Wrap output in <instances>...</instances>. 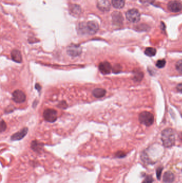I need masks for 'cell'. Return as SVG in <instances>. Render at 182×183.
Returning a JSON list of instances; mask_svg holds the SVG:
<instances>
[{
	"instance_id": "1",
	"label": "cell",
	"mask_w": 182,
	"mask_h": 183,
	"mask_svg": "<svg viewBox=\"0 0 182 183\" xmlns=\"http://www.w3.org/2000/svg\"><path fill=\"white\" fill-rule=\"evenodd\" d=\"M161 140L163 145L165 147L169 148L175 144V135L174 130L170 128H167L161 133Z\"/></svg>"
},
{
	"instance_id": "2",
	"label": "cell",
	"mask_w": 182,
	"mask_h": 183,
	"mask_svg": "<svg viewBox=\"0 0 182 183\" xmlns=\"http://www.w3.org/2000/svg\"><path fill=\"white\" fill-rule=\"evenodd\" d=\"M98 24L94 21L81 23L79 26V31L82 34L93 35L98 31Z\"/></svg>"
},
{
	"instance_id": "3",
	"label": "cell",
	"mask_w": 182,
	"mask_h": 183,
	"mask_svg": "<svg viewBox=\"0 0 182 183\" xmlns=\"http://www.w3.org/2000/svg\"><path fill=\"white\" fill-rule=\"evenodd\" d=\"M139 120L140 123L146 126H150L153 124L154 120V116L148 111H143L139 115Z\"/></svg>"
},
{
	"instance_id": "4",
	"label": "cell",
	"mask_w": 182,
	"mask_h": 183,
	"mask_svg": "<svg viewBox=\"0 0 182 183\" xmlns=\"http://www.w3.org/2000/svg\"><path fill=\"white\" fill-rule=\"evenodd\" d=\"M43 115L44 119L50 123L55 122L57 119V111L53 109L45 110Z\"/></svg>"
},
{
	"instance_id": "5",
	"label": "cell",
	"mask_w": 182,
	"mask_h": 183,
	"mask_svg": "<svg viewBox=\"0 0 182 183\" xmlns=\"http://www.w3.org/2000/svg\"><path fill=\"white\" fill-rule=\"evenodd\" d=\"M127 19L132 23H137L141 18V14L139 11L135 9L129 10L126 12Z\"/></svg>"
},
{
	"instance_id": "6",
	"label": "cell",
	"mask_w": 182,
	"mask_h": 183,
	"mask_svg": "<svg viewBox=\"0 0 182 183\" xmlns=\"http://www.w3.org/2000/svg\"><path fill=\"white\" fill-rule=\"evenodd\" d=\"M67 53L72 57H77L82 53V48L80 45L70 44L67 48Z\"/></svg>"
},
{
	"instance_id": "7",
	"label": "cell",
	"mask_w": 182,
	"mask_h": 183,
	"mask_svg": "<svg viewBox=\"0 0 182 183\" xmlns=\"http://www.w3.org/2000/svg\"><path fill=\"white\" fill-rule=\"evenodd\" d=\"M26 96L24 92L19 89L15 90L12 93V100L17 104H22L26 101Z\"/></svg>"
},
{
	"instance_id": "8",
	"label": "cell",
	"mask_w": 182,
	"mask_h": 183,
	"mask_svg": "<svg viewBox=\"0 0 182 183\" xmlns=\"http://www.w3.org/2000/svg\"><path fill=\"white\" fill-rule=\"evenodd\" d=\"M168 8L172 12H180L182 9V5L179 1H172L168 3Z\"/></svg>"
},
{
	"instance_id": "9",
	"label": "cell",
	"mask_w": 182,
	"mask_h": 183,
	"mask_svg": "<svg viewBox=\"0 0 182 183\" xmlns=\"http://www.w3.org/2000/svg\"><path fill=\"white\" fill-rule=\"evenodd\" d=\"M98 67L100 71L103 75L109 74L112 70V65L107 61L100 63Z\"/></svg>"
},
{
	"instance_id": "10",
	"label": "cell",
	"mask_w": 182,
	"mask_h": 183,
	"mask_svg": "<svg viewBox=\"0 0 182 183\" xmlns=\"http://www.w3.org/2000/svg\"><path fill=\"white\" fill-rule=\"evenodd\" d=\"M28 129L27 128H23L18 132L15 133L11 137V140L12 141H19L22 139L26 135Z\"/></svg>"
},
{
	"instance_id": "11",
	"label": "cell",
	"mask_w": 182,
	"mask_h": 183,
	"mask_svg": "<svg viewBox=\"0 0 182 183\" xmlns=\"http://www.w3.org/2000/svg\"><path fill=\"white\" fill-rule=\"evenodd\" d=\"M11 57L12 60L16 63H22V54L17 49L12 50L11 53Z\"/></svg>"
},
{
	"instance_id": "12",
	"label": "cell",
	"mask_w": 182,
	"mask_h": 183,
	"mask_svg": "<svg viewBox=\"0 0 182 183\" xmlns=\"http://www.w3.org/2000/svg\"><path fill=\"white\" fill-rule=\"evenodd\" d=\"M43 144L42 143L38 142L37 140H33L31 144V147L32 150L35 152L40 153L43 148Z\"/></svg>"
},
{
	"instance_id": "13",
	"label": "cell",
	"mask_w": 182,
	"mask_h": 183,
	"mask_svg": "<svg viewBox=\"0 0 182 183\" xmlns=\"http://www.w3.org/2000/svg\"><path fill=\"white\" fill-rule=\"evenodd\" d=\"M174 175L171 171H169L166 172L163 177V181L166 183H172L174 181Z\"/></svg>"
},
{
	"instance_id": "14",
	"label": "cell",
	"mask_w": 182,
	"mask_h": 183,
	"mask_svg": "<svg viewBox=\"0 0 182 183\" xmlns=\"http://www.w3.org/2000/svg\"><path fill=\"white\" fill-rule=\"evenodd\" d=\"M98 7L102 11H108L110 8V4L107 0H100L98 3Z\"/></svg>"
},
{
	"instance_id": "15",
	"label": "cell",
	"mask_w": 182,
	"mask_h": 183,
	"mask_svg": "<svg viewBox=\"0 0 182 183\" xmlns=\"http://www.w3.org/2000/svg\"><path fill=\"white\" fill-rule=\"evenodd\" d=\"M106 91L104 88H95L92 91V95L96 98H101L105 95Z\"/></svg>"
},
{
	"instance_id": "16",
	"label": "cell",
	"mask_w": 182,
	"mask_h": 183,
	"mask_svg": "<svg viewBox=\"0 0 182 183\" xmlns=\"http://www.w3.org/2000/svg\"><path fill=\"white\" fill-rule=\"evenodd\" d=\"M112 18L113 22L118 24H121L123 21L122 16L119 12H114L112 15Z\"/></svg>"
},
{
	"instance_id": "17",
	"label": "cell",
	"mask_w": 182,
	"mask_h": 183,
	"mask_svg": "<svg viewBox=\"0 0 182 183\" xmlns=\"http://www.w3.org/2000/svg\"><path fill=\"white\" fill-rule=\"evenodd\" d=\"M125 3L124 0H112L113 6L117 9H121L124 7Z\"/></svg>"
},
{
	"instance_id": "18",
	"label": "cell",
	"mask_w": 182,
	"mask_h": 183,
	"mask_svg": "<svg viewBox=\"0 0 182 183\" xmlns=\"http://www.w3.org/2000/svg\"><path fill=\"white\" fill-rule=\"evenodd\" d=\"M156 53H157V50L155 48L152 47H148L146 48L145 51V54L149 57H153L154 56H155Z\"/></svg>"
},
{
	"instance_id": "19",
	"label": "cell",
	"mask_w": 182,
	"mask_h": 183,
	"mask_svg": "<svg viewBox=\"0 0 182 183\" xmlns=\"http://www.w3.org/2000/svg\"><path fill=\"white\" fill-rule=\"evenodd\" d=\"M144 74L143 72H141V71H137V72H135L133 79L135 82H139L142 80Z\"/></svg>"
},
{
	"instance_id": "20",
	"label": "cell",
	"mask_w": 182,
	"mask_h": 183,
	"mask_svg": "<svg viewBox=\"0 0 182 183\" xmlns=\"http://www.w3.org/2000/svg\"><path fill=\"white\" fill-rule=\"evenodd\" d=\"M121 66L119 64H115L112 67V71L114 73H119L121 71Z\"/></svg>"
},
{
	"instance_id": "21",
	"label": "cell",
	"mask_w": 182,
	"mask_h": 183,
	"mask_svg": "<svg viewBox=\"0 0 182 183\" xmlns=\"http://www.w3.org/2000/svg\"><path fill=\"white\" fill-rule=\"evenodd\" d=\"M166 63V62L165 60H164V59L159 60L156 63V66L159 68H163V67H165Z\"/></svg>"
},
{
	"instance_id": "22",
	"label": "cell",
	"mask_w": 182,
	"mask_h": 183,
	"mask_svg": "<svg viewBox=\"0 0 182 183\" xmlns=\"http://www.w3.org/2000/svg\"><path fill=\"white\" fill-rule=\"evenodd\" d=\"M176 68L177 71L182 74V60H178L176 64Z\"/></svg>"
},
{
	"instance_id": "23",
	"label": "cell",
	"mask_w": 182,
	"mask_h": 183,
	"mask_svg": "<svg viewBox=\"0 0 182 183\" xmlns=\"http://www.w3.org/2000/svg\"><path fill=\"white\" fill-rule=\"evenodd\" d=\"M7 129V124L3 120H1V124H0V130L1 132H2L3 131H4Z\"/></svg>"
},
{
	"instance_id": "24",
	"label": "cell",
	"mask_w": 182,
	"mask_h": 183,
	"mask_svg": "<svg viewBox=\"0 0 182 183\" xmlns=\"http://www.w3.org/2000/svg\"><path fill=\"white\" fill-rule=\"evenodd\" d=\"M163 167H159L157 169V171H156V174H157V177L158 179H160L161 176V173L163 172Z\"/></svg>"
},
{
	"instance_id": "25",
	"label": "cell",
	"mask_w": 182,
	"mask_h": 183,
	"mask_svg": "<svg viewBox=\"0 0 182 183\" xmlns=\"http://www.w3.org/2000/svg\"><path fill=\"white\" fill-rule=\"evenodd\" d=\"M153 181V179L152 176H148L146 177L144 181L142 182V183H152Z\"/></svg>"
},
{
	"instance_id": "26",
	"label": "cell",
	"mask_w": 182,
	"mask_h": 183,
	"mask_svg": "<svg viewBox=\"0 0 182 183\" xmlns=\"http://www.w3.org/2000/svg\"><path fill=\"white\" fill-rule=\"evenodd\" d=\"M126 154L122 151H119L115 153V157L118 158H123L124 157H126Z\"/></svg>"
},
{
	"instance_id": "27",
	"label": "cell",
	"mask_w": 182,
	"mask_h": 183,
	"mask_svg": "<svg viewBox=\"0 0 182 183\" xmlns=\"http://www.w3.org/2000/svg\"><path fill=\"white\" fill-rule=\"evenodd\" d=\"M58 107L60 108H61L66 109L68 107V106H67V104H66L65 101H61L59 104Z\"/></svg>"
},
{
	"instance_id": "28",
	"label": "cell",
	"mask_w": 182,
	"mask_h": 183,
	"mask_svg": "<svg viewBox=\"0 0 182 183\" xmlns=\"http://www.w3.org/2000/svg\"><path fill=\"white\" fill-rule=\"evenodd\" d=\"M155 0H140L141 2L144 5H148V4H151Z\"/></svg>"
},
{
	"instance_id": "29",
	"label": "cell",
	"mask_w": 182,
	"mask_h": 183,
	"mask_svg": "<svg viewBox=\"0 0 182 183\" xmlns=\"http://www.w3.org/2000/svg\"><path fill=\"white\" fill-rule=\"evenodd\" d=\"M176 89H177V91L178 92L182 93V83L177 85V86H176Z\"/></svg>"
},
{
	"instance_id": "30",
	"label": "cell",
	"mask_w": 182,
	"mask_h": 183,
	"mask_svg": "<svg viewBox=\"0 0 182 183\" xmlns=\"http://www.w3.org/2000/svg\"><path fill=\"white\" fill-rule=\"evenodd\" d=\"M35 88H36V89L39 92L40 91L42 88L41 85L39 84H36L35 85Z\"/></svg>"
}]
</instances>
